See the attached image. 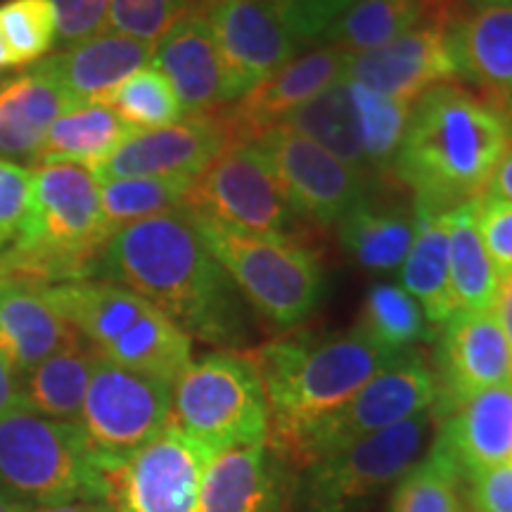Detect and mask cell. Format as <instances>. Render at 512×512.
I'll list each match as a JSON object with an SVG mask.
<instances>
[{
  "label": "cell",
  "instance_id": "cell-14",
  "mask_svg": "<svg viewBox=\"0 0 512 512\" xmlns=\"http://www.w3.org/2000/svg\"><path fill=\"white\" fill-rule=\"evenodd\" d=\"M252 143L264 152L299 219L328 228L366 202L368 178L290 126H275Z\"/></svg>",
  "mask_w": 512,
  "mask_h": 512
},
{
  "label": "cell",
  "instance_id": "cell-8",
  "mask_svg": "<svg viewBox=\"0 0 512 512\" xmlns=\"http://www.w3.org/2000/svg\"><path fill=\"white\" fill-rule=\"evenodd\" d=\"M171 425L211 453L268 441V403L247 354L219 349L192 358L171 384Z\"/></svg>",
  "mask_w": 512,
  "mask_h": 512
},
{
  "label": "cell",
  "instance_id": "cell-18",
  "mask_svg": "<svg viewBox=\"0 0 512 512\" xmlns=\"http://www.w3.org/2000/svg\"><path fill=\"white\" fill-rule=\"evenodd\" d=\"M349 55L330 46H318L292 57L240 100L221 107L219 117L230 143H252L261 133L280 126L299 107L323 93L347 72Z\"/></svg>",
  "mask_w": 512,
  "mask_h": 512
},
{
  "label": "cell",
  "instance_id": "cell-41",
  "mask_svg": "<svg viewBox=\"0 0 512 512\" xmlns=\"http://www.w3.org/2000/svg\"><path fill=\"white\" fill-rule=\"evenodd\" d=\"M472 214H475L479 238L503 280L512 273V204L482 192L472 200Z\"/></svg>",
  "mask_w": 512,
  "mask_h": 512
},
{
  "label": "cell",
  "instance_id": "cell-31",
  "mask_svg": "<svg viewBox=\"0 0 512 512\" xmlns=\"http://www.w3.org/2000/svg\"><path fill=\"white\" fill-rule=\"evenodd\" d=\"M112 107L102 102H86L67 110L50 126L34 164H81L95 169L131 136Z\"/></svg>",
  "mask_w": 512,
  "mask_h": 512
},
{
  "label": "cell",
  "instance_id": "cell-34",
  "mask_svg": "<svg viewBox=\"0 0 512 512\" xmlns=\"http://www.w3.org/2000/svg\"><path fill=\"white\" fill-rule=\"evenodd\" d=\"M192 178H105L98 181L100 209L110 235L152 216L181 211Z\"/></svg>",
  "mask_w": 512,
  "mask_h": 512
},
{
  "label": "cell",
  "instance_id": "cell-13",
  "mask_svg": "<svg viewBox=\"0 0 512 512\" xmlns=\"http://www.w3.org/2000/svg\"><path fill=\"white\" fill-rule=\"evenodd\" d=\"M197 10L214 34L230 102L278 72L302 48L283 0H197Z\"/></svg>",
  "mask_w": 512,
  "mask_h": 512
},
{
  "label": "cell",
  "instance_id": "cell-6",
  "mask_svg": "<svg viewBox=\"0 0 512 512\" xmlns=\"http://www.w3.org/2000/svg\"><path fill=\"white\" fill-rule=\"evenodd\" d=\"M188 216L242 297L273 328L292 330L316 311L325 287L318 252L294 238L240 233L202 216Z\"/></svg>",
  "mask_w": 512,
  "mask_h": 512
},
{
  "label": "cell",
  "instance_id": "cell-51",
  "mask_svg": "<svg viewBox=\"0 0 512 512\" xmlns=\"http://www.w3.org/2000/svg\"><path fill=\"white\" fill-rule=\"evenodd\" d=\"M8 69H19L15 57H12L8 43H5L3 38V31H0V74L8 72Z\"/></svg>",
  "mask_w": 512,
  "mask_h": 512
},
{
  "label": "cell",
  "instance_id": "cell-11",
  "mask_svg": "<svg viewBox=\"0 0 512 512\" xmlns=\"http://www.w3.org/2000/svg\"><path fill=\"white\" fill-rule=\"evenodd\" d=\"M434 401H437L434 370L418 351H406L399 361L363 384L337 411L318 420L294 446L290 465H309L339 448L389 430L413 415L430 411Z\"/></svg>",
  "mask_w": 512,
  "mask_h": 512
},
{
  "label": "cell",
  "instance_id": "cell-27",
  "mask_svg": "<svg viewBox=\"0 0 512 512\" xmlns=\"http://www.w3.org/2000/svg\"><path fill=\"white\" fill-rule=\"evenodd\" d=\"M456 10V0H363L344 12L318 43L342 50L344 55L368 53L387 46L427 19L451 22Z\"/></svg>",
  "mask_w": 512,
  "mask_h": 512
},
{
  "label": "cell",
  "instance_id": "cell-9",
  "mask_svg": "<svg viewBox=\"0 0 512 512\" xmlns=\"http://www.w3.org/2000/svg\"><path fill=\"white\" fill-rule=\"evenodd\" d=\"M434 411H422L347 448L299 467L290 512H358L396 484L430 439Z\"/></svg>",
  "mask_w": 512,
  "mask_h": 512
},
{
  "label": "cell",
  "instance_id": "cell-7",
  "mask_svg": "<svg viewBox=\"0 0 512 512\" xmlns=\"http://www.w3.org/2000/svg\"><path fill=\"white\" fill-rule=\"evenodd\" d=\"M0 489L31 508L110 501V482L91 458L81 427L29 411L0 418Z\"/></svg>",
  "mask_w": 512,
  "mask_h": 512
},
{
  "label": "cell",
  "instance_id": "cell-12",
  "mask_svg": "<svg viewBox=\"0 0 512 512\" xmlns=\"http://www.w3.org/2000/svg\"><path fill=\"white\" fill-rule=\"evenodd\" d=\"M183 211L240 233L283 238H292L299 221L271 164L254 143H230L192 178Z\"/></svg>",
  "mask_w": 512,
  "mask_h": 512
},
{
  "label": "cell",
  "instance_id": "cell-30",
  "mask_svg": "<svg viewBox=\"0 0 512 512\" xmlns=\"http://www.w3.org/2000/svg\"><path fill=\"white\" fill-rule=\"evenodd\" d=\"M280 126H290L292 131L311 138L358 174L370 176L354 86L347 76L337 79L323 93L292 112Z\"/></svg>",
  "mask_w": 512,
  "mask_h": 512
},
{
  "label": "cell",
  "instance_id": "cell-45",
  "mask_svg": "<svg viewBox=\"0 0 512 512\" xmlns=\"http://www.w3.org/2000/svg\"><path fill=\"white\" fill-rule=\"evenodd\" d=\"M467 482L477 512H512V460L486 467Z\"/></svg>",
  "mask_w": 512,
  "mask_h": 512
},
{
  "label": "cell",
  "instance_id": "cell-35",
  "mask_svg": "<svg viewBox=\"0 0 512 512\" xmlns=\"http://www.w3.org/2000/svg\"><path fill=\"white\" fill-rule=\"evenodd\" d=\"M384 349L406 354L430 339V323L420 304L401 285L375 283L363 299L361 323L356 325Z\"/></svg>",
  "mask_w": 512,
  "mask_h": 512
},
{
  "label": "cell",
  "instance_id": "cell-44",
  "mask_svg": "<svg viewBox=\"0 0 512 512\" xmlns=\"http://www.w3.org/2000/svg\"><path fill=\"white\" fill-rule=\"evenodd\" d=\"M31 169L10 159H0V238H15L29 209Z\"/></svg>",
  "mask_w": 512,
  "mask_h": 512
},
{
  "label": "cell",
  "instance_id": "cell-29",
  "mask_svg": "<svg viewBox=\"0 0 512 512\" xmlns=\"http://www.w3.org/2000/svg\"><path fill=\"white\" fill-rule=\"evenodd\" d=\"M100 356L79 337L19 380L24 411L48 420L79 422Z\"/></svg>",
  "mask_w": 512,
  "mask_h": 512
},
{
  "label": "cell",
  "instance_id": "cell-43",
  "mask_svg": "<svg viewBox=\"0 0 512 512\" xmlns=\"http://www.w3.org/2000/svg\"><path fill=\"white\" fill-rule=\"evenodd\" d=\"M57 15V48L74 46L107 29L110 0H53Z\"/></svg>",
  "mask_w": 512,
  "mask_h": 512
},
{
  "label": "cell",
  "instance_id": "cell-23",
  "mask_svg": "<svg viewBox=\"0 0 512 512\" xmlns=\"http://www.w3.org/2000/svg\"><path fill=\"white\" fill-rule=\"evenodd\" d=\"M152 67L169 79L185 117L216 112L230 102L219 48L197 5L157 43Z\"/></svg>",
  "mask_w": 512,
  "mask_h": 512
},
{
  "label": "cell",
  "instance_id": "cell-26",
  "mask_svg": "<svg viewBox=\"0 0 512 512\" xmlns=\"http://www.w3.org/2000/svg\"><path fill=\"white\" fill-rule=\"evenodd\" d=\"M76 102L36 67L8 79L0 91V159H34L50 126Z\"/></svg>",
  "mask_w": 512,
  "mask_h": 512
},
{
  "label": "cell",
  "instance_id": "cell-15",
  "mask_svg": "<svg viewBox=\"0 0 512 512\" xmlns=\"http://www.w3.org/2000/svg\"><path fill=\"white\" fill-rule=\"evenodd\" d=\"M214 453L178 427H164L157 439L107 475L114 512H192L197 491Z\"/></svg>",
  "mask_w": 512,
  "mask_h": 512
},
{
  "label": "cell",
  "instance_id": "cell-52",
  "mask_svg": "<svg viewBox=\"0 0 512 512\" xmlns=\"http://www.w3.org/2000/svg\"><path fill=\"white\" fill-rule=\"evenodd\" d=\"M5 83H8V76H5V74H0V91H3V86H5Z\"/></svg>",
  "mask_w": 512,
  "mask_h": 512
},
{
  "label": "cell",
  "instance_id": "cell-42",
  "mask_svg": "<svg viewBox=\"0 0 512 512\" xmlns=\"http://www.w3.org/2000/svg\"><path fill=\"white\" fill-rule=\"evenodd\" d=\"M358 3L363 0H283V8L299 46H309Z\"/></svg>",
  "mask_w": 512,
  "mask_h": 512
},
{
  "label": "cell",
  "instance_id": "cell-17",
  "mask_svg": "<svg viewBox=\"0 0 512 512\" xmlns=\"http://www.w3.org/2000/svg\"><path fill=\"white\" fill-rule=\"evenodd\" d=\"M230 145L219 112L188 114L176 124L155 131H133L110 157L95 166L105 178H197Z\"/></svg>",
  "mask_w": 512,
  "mask_h": 512
},
{
  "label": "cell",
  "instance_id": "cell-24",
  "mask_svg": "<svg viewBox=\"0 0 512 512\" xmlns=\"http://www.w3.org/2000/svg\"><path fill=\"white\" fill-rule=\"evenodd\" d=\"M448 22L458 79L512 98V0H465Z\"/></svg>",
  "mask_w": 512,
  "mask_h": 512
},
{
  "label": "cell",
  "instance_id": "cell-37",
  "mask_svg": "<svg viewBox=\"0 0 512 512\" xmlns=\"http://www.w3.org/2000/svg\"><path fill=\"white\" fill-rule=\"evenodd\" d=\"M460 482L456 467L430 448L396 479L389 512H463Z\"/></svg>",
  "mask_w": 512,
  "mask_h": 512
},
{
  "label": "cell",
  "instance_id": "cell-16",
  "mask_svg": "<svg viewBox=\"0 0 512 512\" xmlns=\"http://www.w3.org/2000/svg\"><path fill=\"white\" fill-rule=\"evenodd\" d=\"M437 413L479 392L512 382V351L494 311H456L441 325L437 347Z\"/></svg>",
  "mask_w": 512,
  "mask_h": 512
},
{
  "label": "cell",
  "instance_id": "cell-3",
  "mask_svg": "<svg viewBox=\"0 0 512 512\" xmlns=\"http://www.w3.org/2000/svg\"><path fill=\"white\" fill-rule=\"evenodd\" d=\"M268 403V444L290 463L299 439L399 361L361 328L318 337L297 332L247 351Z\"/></svg>",
  "mask_w": 512,
  "mask_h": 512
},
{
  "label": "cell",
  "instance_id": "cell-47",
  "mask_svg": "<svg viewBox=\"0 0 512 512\" xmlns=\"http://www.w3.org/2000/svg\"><path fill=\"white\" fill-rule=\"evenodd\" d=\"M484 195L512 204V145L508 147L501 162H498L494 174H491L489 183L484 188Z\"/></svg>",
  "mask_w": 512,
  "mask_h": 512
},
{
  "label": "cell",
  "instance_id": "cell-46",
  "mask_svg": "<svg viewBox=\"0 0 512 512\" xmlns=\"http://www.w3.org/2000/svg\"><path fill=\"white\" fill-rule=\"evenodd\" d=\"M24 411L22 403V389H19V380L12 370L5 366V361L0 358V418L5 415Z\"/></svg>",
  "mask_w": 512,
  "mask_h": 512
},
{
  "label": "cell",
  "instance_id": "cell-1",
  "mask_svg": "<svg viewBox=\"0 0 512 512\" xmlns=\"http://www.w3.org/2000/svg\"><path fill=\"white\" fill-rule=\"evenodd\" d=\"M93 280H110L145 297L190 339L228 351L249 339L240 290L183 209L117 230L102 249Z\"/></svg>",
  "mask_w": 512,
  "mask_h": 512
},
{
  "label": "cell",
  "instance_id": "cell-48",
  "mask_svg": "<svg viewBox=\"0 0 512 512\" xmlns=\"http://www.w3.org/2000/svg\"><path fill=\"white\" fill-rule=\"evenodd\" d=\"M494 313H496L498 323H501L505 337H508V344H510V351H512V273L505 275V278L501 280Z\"/></svg>",
  "mask_w": 512,
  "mask_h": 512
},
{
  "label": "cell",
  "instance_id": "cell-25",
  "mask_svg": "<svg viewBox=\"0 0 512 512\" xmlns=\"http://www.w3.org/2000/svg\"><path fill=\"white\" fill-rule=\"evenodd\" d=\"M76 339L46 287L0 280V358L17 380Z\"/></svg>",
  "mask_w": 512,
  "mask_h": 512
},
{
  "label": "cell",
  "instance_id": "cell-38",
  "mask_svg": "<svg viewBox=\"0 0 512 512\" xmlns=\"http://www.w3.org/2000/svg\"><path fill=\"white\" fill-rule=\"evenodd\" d=\"M351 86H354L358 117H361L368 171L370 174L392 171L396 152H399L403 133H406L408 117H411L413 102L375 93L356 81H351Z\"/></svg>",
  "mask_w": 512,
  "mask_h": 512
},
{
  "label": "cell",
  "instance_id": "cell-22",
  "mask_svg": "<svg viewBox=\"0 0 512 512\" xmlns=\"http://www.w3.org/2000/svg\"><path fill=\"white\" fill-rule=\"evenodd\" d=\"M155 46L138 38L105 29L74 46L57 48V53L31 64L53 79L76 105L105 102L128 76L152 64Z\"/></svg>",
  "mask_w": 512,
  "mask_h": 512
},
{
  "label": "cell",
  "instance_id": "cell-50",
  "mask_svg": "<svg viewBox=\"0 0 512 512\" xmlns=\"http://www.w3.org/2000/svg\"><path fill=\"white\" fill-rule=\"evenodd\" d=\"M36 508H31V505L17 501V498H12L10 494H5L3 489H0V512H34Z\"/></svg>",
  "mask_w": 512,
  "mask_h": 512
},
{
  "label": "cell",
  "instance_id": "cell-4",
  "mask_svg": "<svg viewBox=\"0 0 512 512\" xmlns=\"http://www.w3.org/2000/svg\"><path fill=\"white\" fill-rule=\"evenodd\" d=\"M110 238L93 171L81 164H38L31 169L27 214L0 252V280L38 287L93 280Z\"/></svg>",
  "mask_w": 512,
  "mask_h": 512
},
{
  "label": "cell",
  "instance_id": "cell-49",
  "mask_svg": "<svg viewBox=\"0 0 512 512\" xmlns=\"http://www.w3.org/2000/svg\"><path fill=\"white\" fill-rule=\"evenodd\" d=\"M34 512H114L110 501H74L60 505H43Z\"/></svg>",
  "mask_w": 512,
  "mask_h": 512
},
{
  "label": "cell",
  "instance_id": "cell-33",
  "mask_svg": "<svg viewBox=\"0 0 512 512\" xmlns=\"http://www.w3.org/2000/svg\"><path fill=\"white\" fill-rule=\"evenodd\" d=\"M448 275L458 311H494L501 275L486 252L472 214V200L446 211Z\"/></svg>",
  "mask_w": 512,
  "mask_h": 512
},
{
  "label": "cell",
  "instance_id": "cell-36",
  "mask_svg": "<svg viewBox=\"0 0 512 512\" xmlns=\"http://www.w3.org/2000/svg\"><path fill=\"white\" fill-rule=\"evenodd\" d=\"M102 105L112 107L133 131H155L185 117L169 79L152 64L128 76Z\"/></svg>",
  "mask_w": 512,
  "mask_h": 512
},
{
  "label": "cell",
  "instance_id": "cell-32",
  "mask_svg": "<svg viewBox=\"0 0 512 512\" xmlns=\"http://www.w3.org/2000/svg\"><path fill=\"white\" fill-rule=\"evenodd\" d=\"M415 235V211L361 202L339 221V240L351 259L368 271H394L403 264Z\"/></svg>",
  "mask_w": 512,
  "mask_h": 512
},
{
  "label": "cell",
  "instance_id": "cell-54",
  "mask_svg": "<svg viewBox=\"0 0 512 512\" xmlns=\"http://www.w3.org/2000/svg\"><path fill=\"white\" fill-rule=\"evenodd\" d=\"M508 107H510V119H512V98L508 100Z\"/></svg>",
  "mask_w": 512,
  "mask_h": 512
},
{
  "label": "cell",
  "instance_id": "cell-19",
  "mask_svg": "<svg viewBox=\"0 0 512 512\" xmlns=\"http://www.w3.org/2000/svg\"><path fill=\"white\" fill-rule=\"evenodd\" d=\"M344 76L403 102H415L430 88L456 81L448 19H427L387 46L349 55Z\"/></svg>",
  "mask_w": 512,
  "mask_h": 512
},
{
  "label": "cell",
  "instance_id": "cell-39",
  "mask_svg": "<svg viewBox=\"0 0 512 512\" xmlns=\"http://www.w3.org/2000/svg\"><path fill=\"white\" fill-rule=\"evenodd\" d=\"M0 31L19 69L41 62L57 46L53 0H8L0 5Z\"/></svg>",
  "mask_w": 512,
  "mask_h": 512
},
{
  "label": "cell",
  "instance_id": "cell-28",
  "mask_svg": "<svg viewBox=\"0 0 512 512\" xmlns=\"http://www.w3.org/2000/svg\"><path fill=\"white\" fill-rule=\"evenodd\" d=\"M415 235L401 264V287L420 304L427 323L441 325L458 311L448 275L446 211L415 204Z\"/></svg>",
  "mask_w": 512,
  "mask_h": 512
},
{
  "label": "cell",
  "instance_id": "cell-5",
  "mask_svg": "<svg viewBox=\"0 0 512 512\" xmlns=\"http://www.w3.org/2000/svg\"><path fill=\"white\" fill-rule=\"evenodd\" d=\"M83 342L114 366L174 384L192 363V339L124 285L110 280H79L46 287Z\"/></svg>",
  "mask_w": 512,
  "mask_h": 512
},
{
  "label": "cell",
  "instance_id": "cell-20",
  "mask_svg": "<svg viewBox=\"0 0 512 512\" xmlns=\"http://www.w3.org/2000/svg\"><path fill=\"white\" fill-rule=\"evenodd\" d=\"M294 475L268 441L216 451L192 512H290Z\"/></svg>",
  "mask_w": 512,
  "mask_h": 512
},
{
  "label": "cell",
  "instance_id": "cell-53",
  "mask_svg": "<svg viewBox=\"0 0 512 512\" xmlns=\"http://www.w3.org/2000/svg\"><path fill=\"white\" fill-rule=\"evenodd\" d=\"M8 242H10V240H8V238H0V249H3V247H5V245H8Z\"/></svg>",
  "mask_w": 512,
  "mask_h": 512
},
{
  "label": "cell",
  "instance_id": "cell-21",
  "mask_svg": "<svg viewBox=\"0 0 512 512\" xmlns=\"http://www.w3.org/2000/svg\"><path fill=\"white\" fill-rule=\"evenodd\" d=\"M432 448L456 467L463 482L512 460V382L479 392L441 415Z\"/></svg>",
  "mask_w": 512,
  "mask_h": 512
},
{
  "label": "cell",
  "instance_id": "cell-2",
  "mask_svg": "<svg viewBox=\"0 0 512 512\" xmlns=\"http://www.w3.org/2000/svg\"><path fill=\"white\" fill-rule=\"evenodd\" d=\"M510 145V121L496 105L441 83L413 102L392 171L415 204L448 211L482 195Z\"/></svg>",
  "mask_w": 512,
  "mask_h": 512
},
{
  "label": "cell",
  "instance_id": "cell-10",
  "mask_svg": "<svg viewBox=\"0 0 512 512\" xmlns=\"http://www.w3.org/2000/svg\"><path fill=\"white\" fill-rule=\"evenodd\" d=\"M171 422V384L100 358L83 401L81 427L102 475L128 463Z\"/></svg>",
  "mask_w": 512,
  "mask_h": 512
},
{
  "label": "cell",
  "instance_id": "cell-40",
  "mask_svg": "<svg viewBox=\"0 0 512 512\" xmlns=\"http://www.w3.org/2000/svg\"><path fill=\"white\" fill-rule=\"evenodd\" d=\"M197 0H110L107 29L157 46Z\"/></svg>",
  "mask_w": 512,
  "mask_h": 512
}]
</instances>
